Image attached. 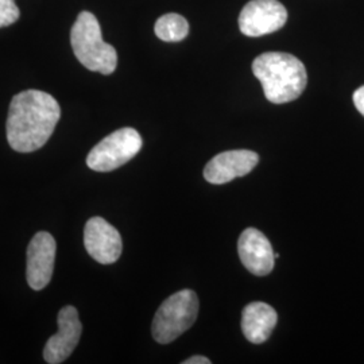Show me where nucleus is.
<instances>
[{
  "mask_svg": "<svg viewBox=\"0 0 364 364\" xmlns=\"http://www.w3.org/2000/svg\"><path fill=\"white\" fill-rule=\"evenodd\" d=\"M61 117L52 95L27 90L15 95L9 108L7 141L18 153H33L49 141Z\"/></svg>",
  "mask_w": 364,
  "mask_h": 364,
  "instance_id": "f257e3e1",
  "label": "nucleus"
},
{
  "mask_svg": "<svg viewBox=\"0 0 364 364\" xmlns=\"http://www.w3.org/2000/svg\"><path fill=\"white\" fill-rule=\"evenodd\" d=\"M252 73L259 80L266 99L273 105L297 100L308 82L305 65L289 53L260 54L252 63Z\"/></svg>",
  "mask_w": 364,
  "mask_h": 364,
  "instance_id": "f03ea898",
  "label": "nucleus"
},
{
  "mask_svg": "<svg viewBox=\"0 0 364 364\" xmlns=\"http://www.w3.org/2000/svg\"><path fill=\"white\" fill-rule=\"evenodd\" d=\"M72 49L81 65L92 72L111 75L117 65V53L102 37L97 18L90 11H81L70 30Z\"/></svg>",
  "mask_w": 364,
  "mask_h": 364,
  "instance_id": "7ed1b4c3",
  "label": "nucleus"
},
{
  "mask_svg": "<svg viewBox=\"0 0 364 364\" xmlns=\"http://www.w3.org/2000/svg\"><path fill=\"white\" fill-rule=\"evenodd\" d=\"M198 314V299L193 290L185 289L171 294L158 308L151 333L156 343L169 344L193 326Z\"/></svg>",
  "mask_w": 364,
  "mask_h": 364,
  "instance_id": "20e7f679",
  "label": "nucleus"
},
{
  "mask_svg": "<svg viewBox=\"0 0 364 364\" xmlns=\"http://www.w3.org/2000/svg\"><path fill=\"white\" fill-rule=\"evenodd\" d=\"M142 136L131 127L117 130L96 144L87 158L88 168L95 171H112L126 165L142 149Z\"/></svg>",
  "mask_w": 364,
  "mask_h": 364,
  "instance_id": "39448f33",
  "label": "nucleus"
},
{
  "mask_svg": "<svg viewBox=\"0 0 364 364\" xmlns=\"http://www.w3.org/2000/svg\"><path fill=\"white\" fill-rule=\"evenodd\" d=\"M287 11L278 0H251L239 15V28L247 37H260L285 26Z\"/></svg>",
  "mask_w": 364,
  "mask_h": 364,
  "instance_id": "423d86ee",
  "label": "nucleus"
},
{
  "mask_svg": "<svg viewBox=\"0 0 364 364\" xmlns=\"http://www.w3.org/2000/svg\"><path fill=\"white\" fill-rule=\"evenodd\" d=\"M57 324L58 332L48 340L43 350V359L49 364L64 363L77 347L82 332L77 309L70 305L60 311Z\"/></svg>",
  "mask_w": 364,
  "mask_h": 364,
  "instance_id": "0eeeda50",
  "label": "nucleus"
},
{
  "mask_svg": "<svg viewBox=\"0 0 364 364\" xmlns=\"http://www.w3.org/2000/svg\"><path fill=\"white\" fill-rule=\"evenodd\" d=\"M84 246L93 259L102 264L115 263L123 250L122 236L103 218H92L84 228Z\"/></svg>",
  "mask_w": 364,
  "mask_h": 364,
  "instance_id": "6e6552de",
  "label": "nucleus"
},
{
  "mask_svg": "<svg viewBox=\"0 0 364 364\" xmlns=\"http://www.w3.org/2000/svg\"><path fill=\"white\" fill-rule=\"evenodd\" d=\"M55 240L52 235L41 231L34 235L27 247L26 277L28 287L42 290L49 285L54 270Z\"/></svg>",
  "mask_w": 364,
  "mask_h": 364,
  "instance_id": "1a4fd4ad",
  "label": "nucleus"
},
{
  "mask_svg": "<svg viewBox=\"0 0 364 364\" xmlns=\"http://www.w3.org/2000/svg\"><path fill=\"white\" fill-rule=\"evenodd\" d=\"M259 156L250 150H231L213 156L205 169L204 178L213 185H223L237 177H245L258 165Z\"/></svg>",
  "mask_w": 364,
  "mask_h": 364,
  "instance_id": "9d476101",
  "label": "nucleus"
},
{
  "mask_svg": "<svg viewBox=\"0 0 364 364\" xmlns=\"http://www.w3.org/2000/svg\"><path fill=\"white\" fill-rule=\"evenodd\" d=\"M237 252L242 263L254 275H267L274 269L273 247L270 240L257 228L245 230L237 240Z\"/></svg>",
  "mask_w": 364,
  "mask_h": 364,
  "instance_id": "9b49d317",
  "label": "nucleus"
},
{
  "mask_svg": "<svg viewBox=\"0 0 364 364\" xmlns=\"http://www.w3.org/2000/svg\"><path fill=\"white\" fill-rule=\"evenodd\" d=\"M278 321L273 306L264 302H251L242 313V331L252 344H262L270 338Z\"/></svg>",
  "mask_w": 364,
  "mask_h": 364,
  "instance_id": "f8f14e48",
  "label": "nucleus"
},
{
  "mask_svg": "<svg viewBox=\"0 0 364 364\" xmlns=\"http://www.w3.org/2000/svg\"><path fill=\"white\" fill-rule=\"evenodd\" d=\"M156 36L164 42H180L189 34V23L180 14H165L156 22Z\"/></svg>",
  "mask_w": 364,
  "mask_h": 364,
  "instance_id": "ddd939ff",
  "label": "nucleus"
},
{
  "mask_svg": "<svg viewBox=\"0 0 364 364\" xmlns=\"http://www.w3.org/2000/svg\"><path fill=\"white\" fill-rule=\"evenodd\" d=\"M21 16L15 0H0V27L14 25Z\"/></svg>",
  "mask_w": 364,
  "mask_h": 364,
  "instance_id": "4468645a",
  "label": "nucleus"
},
{
  "mask_svg": "<svg viewBox=\"0 0 364 364\" xmlns=\"http://www.w3.org/2000/svg\"><path fill=\"white\" fill-rule=\"evenodd\" d=\"M353 105L356 109L364 117V85L358 88L353 93Z\"/></svg>",
  "mask_w": 364,
  "mask_h": 364,
  "instance_id": "2eb2a0df",
  "label": "nucleus"
},
{
  "mask_svg": "<svg viewBox=\"0 0 364 364\" xmlns=\"http://www.w3.org/2000/svg\"><path fill=\"white\" fill-rule=\"evenodd\" d=\"M212 362L209 360L208 358H205V356H200V355H197V356H192V358H189V359H186V360H183L182 364H210Z\"/></svg>",
  "mask_w": 364,
  "mask_h": 364,
  "instance_id": "dca6fc26",
  "label": "nucleus"
}]
</instances>
